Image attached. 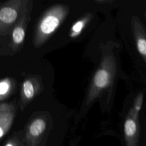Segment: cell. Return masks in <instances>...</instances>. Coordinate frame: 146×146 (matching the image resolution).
Returning <instances> with one entry per match:
<instances>
[{
    "instance_id": "6da1fadb",
    "label": "cell",
    "mask_w": 146,
    "mask_h": 146,
    "mask_svg": "<svg viewBox=\"0 0 146 146\" xmlns=\"http://www.w3.org/2000/svg\"><path fill=\"white\" fill-rule=\"evenodd\" d=\"M115 67L110 60H104L95 73L87 97L86 104L91 103L100 92L111 83L115 75Z\"/></svg>"
},
{
    "instance_id": "7a4b0ae2",
    "label": "cell",
    "mask_w": 146,
    "mask_h": 146,
    "mask_svg": "<svg viewBox=\"0 0 146 146\" xmlns=\"http://www.w3.org/2000/svg\"><path fill=\"white\" fill-rule=\"evenodd\" d=\"M15 113L14 106L11 103L0 104V139L9 130Z\"/></svg>"
},
{
    "instance_id": "3957f363",
    "label": "cell",
    "mask_w": 146,
    "mask_h": 146,
    "mask_svg": "<svg viewBox=\"0 0 146 146\" xmlns=\"http://www.w3.org/2000/svg\"><path fill=\"white\" fill-rule=\"evenodd\" d=\"M137 118L129 113L124 124V132L127 146H137L139 128Z\"/></svg>"
},
{
    "instance_id": "277c9868",
    "label": "cell",
    "mask_w": 146,
    "mask_h": 146,
    "mask_svg": "<svg viewBox=\"0 0 146 146\" xmlns=\"http://www.w3.org/2000/svg\"><path fill=\"white\" fill-rule=\"evenodd\" d=\"M18 17V11L11 5L0 7V29L14 23Z\"/></svg>"
},
{
    "instance_id": "5b68a950",
    "label": "cell",
    "mask_w": 146,
    "mask_h": 146,
    "mask_svg": "<svg viewBox=\"0 0 146 146\" xmlns=\"http://www.w3.org/2000/svg\"><path fill=\"white\" fill-rule=\"evenodd\" d=\"M60 19L54 13L47 14L42 20L39 25V30L44 35L51 34L58 27Z\"/></svg>"
},
{
    "instance_id": "8992f818",
    "label": "cell",
    "mask_w": 146,
    "mask_h": 146,
    "mask_svg": "<svg viewBox=\"0 0 146 146\" xmlns=\"http://www.w3.org/2000/svg\"><path fill=\"white\" fill-rule=\"evenodd\" d=\"M46 123L42 118H36L34 119L29 127V134L31 137H36L40 136L45 130Z\"/></svg>"
},
{
    "instance_id": "52a82bcc",
    "label": "cell",
    "mask_w": 146,
    "mask_h": 146,
    "mask_svg": "<svg viewBox=\"0 0 146 146\" xmlns=\"http://www.w3.org/2000/svg\"><path fill=\"white\" fill-rule=\"evenodd\" d=\"M25 36V32L22 27L19 26L14 28L12 33V39L15 44H21L23 41Z\"/></svg>"
},
{
    "instance_id": "ba28073f",
    "label": "cell",
    "mask_w": 146,
    "mask_h": 146,
    "mask_svg": "<svg viewBox=\"0 0 146 146\" xmlns=\"http://www.w3.org/2000/svg\"><path fill=\"white\" fill-rule=\"evenodd\" d=\"M22 91L25 97L27 99H30L33 98L35 94V89L31 80H26L23 83Z\"/></svg>"
},
{
    "instance_id": "9c48e42d",
    "label": "cell",
    "mask_w": 146,
    "mask_h": 146,
    "mask_svg": "<svg viewBox=\"0 0 146 146\" xmlns=\"http://www.w3.org/2000/svg\"><path fill=\"white\" fill-rule=\"evenodd\" d=\"M143 100V93H140L136 98L134 101L133 108L129 112V114H131L132 116H133L135 118H137L138 113L142 106Z\"/></svg>"
},
{
    "instance_id": "30bf717a",
    "label": "cell",
    "mask_w": 146,
    "mask_h": 146,
    "mask_svg": "<svg viewBox=\"0 0 146 146\" xmlns=\"http://www.w3.org/2000/svg\"><path fill=\"white\" fill-rule=\"evenodd\" d=\"M11 84L10 80L6 79L0 81V99H3L11 90Z\"/></svg>"
},
{
    "instance_id": "8fae6325",
    "label": "cell",
    "mask_w": 146,
    "mask_h": 146,
    "mask_svg": "<svg viewBox=\"0 0 146 146\" xmlns=\"http://www.w3.org/2000/svg\"><path fill=\"white\" fill-rule=\"evenodd\" d=\"M85 24V21L83 20H80L76 22L72 26L71 36L74 37L77 36L82 31Z\"/></svg>"
},
{
    "instance_id": "7c38bea8",
    "label": "cell",
    "mask_w": 146,
    "mask_h": 146,
    "mask_svg": "<svg viewBox=\"0 0 146 146\" xmlns=\"http://www.w3.org/2000/svg\"><path fill=\"white\" fill-rule=\"evenodd\" d=\"M137 47L139 53L143 56L144 58H145L146 55V41L144 38L139 39L137 41Z\"/></svg>"
},
{
    "instance_id": "4fadbf2b",
    "label": "cell",
    "mask_w": 146,
    "mask_h": 146,
    "mask_svg": "<svg viewBox=\"0 0 146 146\" xmlns=\"http://www.w3.org/2000/svg\"><path fill=\"white\" fill-rule=\"evenodd\" d=\"M5 146H14V144H13V143L11 141V142L7 143L5 145Z\"/></svg>"
}]
</instances>
